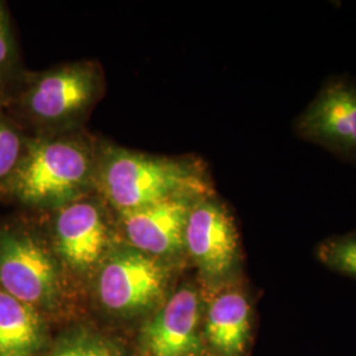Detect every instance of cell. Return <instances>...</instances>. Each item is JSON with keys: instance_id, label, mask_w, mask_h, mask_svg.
<instances>
[{"instance_id": "6da1fadb", "label": "cell", "mask_w": 356, "mask_h": 356, "mask_svg": "<svg viewBox=\"0 0 356 356\" xmlns=\"http://www.w3.org/2000/svg\"><path fill=\"white\" fill-rule=\"evenodd\" d=\"M106 90L102 65L79 60L26 72L0 104L29 138L85 128Z\"/></svg>"}, {"instance_id": "7a4b0ae2", "label": "cell", "mask_w": 356, "mask_h": 356, "mask_svg": "<svg viewBox=\"0 0 356 356\" xmlns=\"http://www.w3.org/2000/svg\"><path fill=\"white\" fill-rule=\"evenodd\" d=\"M101 140L82 128L29 138L24 159L3 198L51 213L97 193Z\"/></svg>"}, {"instance_id": "3957f363", "label": "cell", "mask_w": 356, "mask_h": 356, "mask_svg": "<svg viewBox=\"0 0 356 356\" xmlns=\"http://www.w3.org/2000/svg\"><path fill=\"white\" fill-rule=\"evenodd\" d=\"M216 193L207 165L200 157L157 156L101 141L97 194L115 213Z\"/></svg>"}, {"instance_id": "277c9868", "label": "cell", "mask_w": 356, "mask_h": 356, "mask_svg": "<svg viewBox=\"0 0 356 356\" xmlns=\"http://www.w3.org/2000/svg\"><path fill=\"white\" fill-rule=\"evenodd\" d=\"M184 241L185 254L197 268L204 291L241 279L239 231L229 204L216 193L193 204Z\"/></svg>"}, {"instance_id": "5b68a950", "label": "cell", "mask_w": 356, "mask_h": 356, "mask_svg": "<svg viewBox=\"0 0 356 356\" xmlns=\"http://www.w3.org/2000/svg\"><path fill=\"white\" fill-rule=\"evenodd\" d=\"M51 250L65 267L78 275H95L114 247L116 214L97 193L48 213Z\"/></svg>"}, {"instance_id": "8992f818", "label": "cell", "mask_w": 356, "mask_h": 356, "mask_svg": "<svg viewBox=\"0 0 356 356\" xmlns=\"http://www.w3.org/2000/svg\"><path fill=\"white\" fill-rule=\"evenodd\" d=\"M0 291L35 309L53 305L61 293L56 254L26 226L0 229Z\"/></svg>"}, {"instance_id": "52a82bcc", "label": "cell", "mask_w": 356, "mask_h": 356, "mask_svg": "<svg viewBox=\"0 0 356 356\" xmlns=\"http://www.w3.org/2000/svg\"><path fill=\"white\" fill-rule=\"evenodd\" d=\"M170 270L164 260L129 244L114 245L95 273L98 297L108 310L131 314L157 305L169 286Z\"/></svg>"}, {"instance_id": "ba28073f", "label": "cell", "mask_w": 356, "mask_h": 356, "mask_svg": "<svg viewBox=\"0 0 356 356\" xmlns=\"http://www.w3.org/2000/svg\"><path fill=\"white\" fill-rule=\"evenodd\" d=\"M294 134L312 144L356 163V79L332 74L293 122Z\"/></svg>"}, {"instance_id": "9c48e42d", "label": "cell", "mask_w": 356, "mask_h": 356, "mask_svg": "<svg viewBox=\"0 0 356 356\" xmlns=\"http://www.w3.org/2000/svg\"><path fill=\"white\" fill-rule=\"evenodd\" d=\"M201 198L179 197L139 209L115 213L126 243L160 260L185 254V229L193 204Z\"/></svg>"}, {"instance_id": "30bf717a", "label": "cell", "mask_w": 356, "mask_h": 356, "mask_svg": "<svg viewBox=\"0 0 356 356\" xmlns=\"http://www.w3.org/2000/svg\"><path fill=\"white\" fill-rule=\"evenodd\" d=\"M204 294L202 286H179L144 330L151 356H202Z\"/></svg>"}, {"instance_id": "8fae6325", "label": "cell", "mask_w": 356, "mask_h": 356, "mask_svg": "<svg viewBox=\"0 0 356 356\" xmlns=\"http://www.w3.org/2000/svg\"><path fill=\"white\" fill-rule=\"evenodd\" d=\"M202 338L211 356H244L250 346L254 305L241 279L204 291Z\"/></svg>"}, {"instance_id": "7c38bea8", "label": "cell", "mask_w": 356, "mask_h": 356, "mask_svg": "<svg viewBox=\"0 0 356 356\" xmlns=\"http://www.w3.org/2000/svg\"><path fill=\"white\" fill-rule=\"evenodd\" d=\"M41 337L36 309L0 291V356H33Z\"/></svg>"}, {"instance_id": "4fadbf2b", "label": "cell", "mask_w": 356, "mask_h": 356, "mask_svg": "<svg viewBox=\"0 0 356 356\" xmlns=\"http://www.w3.org/2000/svg\"><path fill=\"white\" fill-rule=\"evenodd\" d=\"M28 147V136L0 106V198L4 197Z\"/></svg>"}, {"instance_id": "5bb4252c", "label": "cell", "mask_w": 356, "mask_h": 356, "mask_svg": "<svg viewBox=\"0 0 356 356\" xmlns=\"http://www.w3.org/2000/svg\"><path fill=\"white\" fill-rule=\"evenodd\" d=\"M24 70L11 13L7 3L0 0V104Z\"/></svg>"}, {"instance_id": "9a60e30c", "label": "cell", "mask_w": 356, "mask_h": 356, "mask_svg": "<svg viewBox=\"0 0 356 356\" xmlns=\"http://www.w3.org/2000/svg\"><path fill=\"white\" fill-rule=\"evenodd\" d=\"M316 257L332 272L356 281V229L323 239L316 247Z\"/></svg>"}, {"instance_id": "2e32d148", "label": "cell", "mask_w": 356, "mask_h": 356, "mask_svg": "<svg viewBox=\"0 0 356 356\" xmlns=\"http://www.w3.org/2000/svg\"><path fill=\"white\" fill-rule=\"evenodd\" d=\"M51 356H118L111 346L91 337H78L61 344Z\"/></svg>"}]
</instances>
